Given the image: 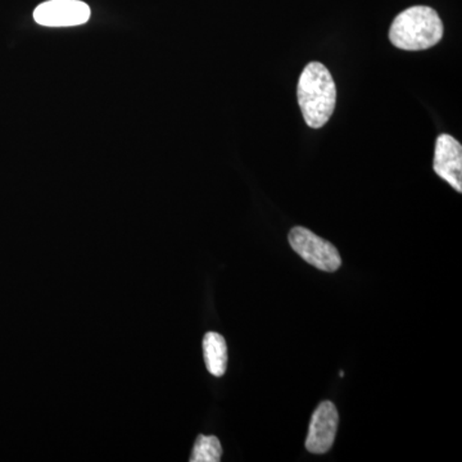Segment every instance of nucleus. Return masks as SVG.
I'll return each mask as SVG.
<instances>
[{"mask_svg": "<svg viewBox=\"0 0 462 462\" xmlns=\"http://www.w3.org/2000/svg\"><path fill=\"white\" fill-rule=\"evenodd\" d=\"M443 30V23L437 11L427 5H415L394 18L389 30V41L398 50H430L440 42Z\"/></svg>", "mask_w": 462, "mask_h": 462, "instance_id": "obj_2", "label": "nucleus"}, {"mask_svg": "<svg viewBox=\"0 0 462 462\" xmlns=\"http://www.w3.org/2000/svg\"><path fill=\"white\" fill-rule=\"evenodd\" d=\"M89 18V5L81 0H48L33 11L36 23L48 27L83 25Z\"/></svg>", "mask_w": 462, "mask_h": 462, "instance_id": "obj_4", "label": "nucleus"}, {"mask_svg": "<svg viewBox=\"0 0 462 462\" xmlns=\"http://www.w3.org/2000/svg\"><path fill=\"white\" fill-rule=\"evenodd\" d=\"M203 356L207 370L211 375L223 376L227 367L226 340L221 334L209 331L203 339Z\"/></svg>", "mask_w": 462, "mask_h": 462, "instance_id": "obj_7", "label": "nucleus"}, {"mask_svg": "<svg viewBox=\"0 0 462 462\" xmlns=\"http://www.w3.org/2000/svg\"><path fill=\"white\" fill-rule=\"evenodd\" d=\"M339 415L337 407L330 401L319 404L312 413L309 436L306 439L307 451L315 455H322L329 451L336 440L338 430Z\"/></svg>", "mask_w": 462, "mask_h": 462, "instance_id": "obj_5", "label": "nucleus"}, {"mask_svg": "<svg viewBox=\"0 0 462 462\" xmlns=\"http://www.w3.org/2000/svg\"><path fill=\"white\" fill-rule=\"evenodd\" d=\"M298 103L306 124L320 129L330 120L337 103V88L329 69L320 62L306 66L298 81Z\"/></svg>", "mask_w": 462, "mask_h": 462, "instance_id": "obj_1", "label": "nucleus"}, {"mask_svg": "<svg viewBox=\"0 0 462 462\" xmlns=\"http://www.w3.org/2000/svg\"><path fill=\"white\" fill-rule=\"evenodd\" d=\"M289 245L307 263L321 272H337L342 264L338 249L306 227H293L289 233Z\"/></svg>", "mask_w": 462, "mask_h": 462, "instance_id": "obj_3", "label": "nucleus"}, {"mask_svg": "<svg viewBox=\"0 0 462 462\" xmlns=\"http://www.w3.org/2000/svg\"><path fill=\"white\" fill-rule=\"evenodd\" d=\"M223 456V447L220 440L215 436H200L197 438L193 452H191V462H218Z\"/></svg>", "mask_w": 462, "mask_h": 462, "instance_id": "obj_8", "label": "nucleus"}, {"mask_svg": "<svg viewBox=\"0 0 462 462\" xmlns=\"http://www.w3.org/2000/svg\"><path fill=\"white\" fill-rule=\"evenodd\" d=\"M434 172L448 182L458 193L462 191V147L454 136H438L434 152Z\"/></svg>", "mask_w": 462, "mask_h": 462, "instance_id": "obj_6", "label": "nucleus"}]
</instances>
